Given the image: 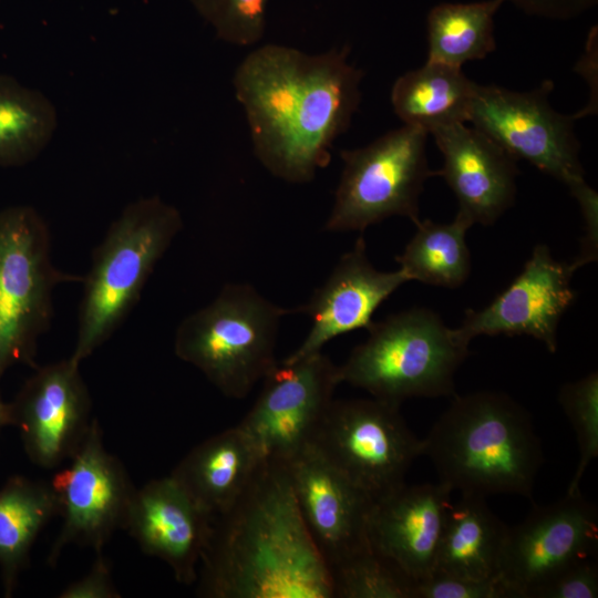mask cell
Masks as SVG:
<instances>
[{
	"instance_id": "ba28073f",
	"label": "cell",
	"mask_w": 598,
	"mask_h": 598,
	"mask_svg": "<svg viewBox=\"0 0 598 598\" xmlns=\"http://www.w3.org/2000/svg\"><path fill=\"white\" fill-rule=\"evenodd\" d=\"M427 133L403 125L354 150H343V167L326 231H364L392 216L417 225L420 196L435 176L426 157Z\"/></svg>"
},
{
	"instance_id": "9c48e42d",
	"label": "cell",
	"mask_w": 598,
	"mask_h": 598,
	"mask_svg": "<svg viewBox=\"0 0 598 598\" xmlns=\"http://www.w3.org/2000/svg\"><path fill=\"white\" fill-rule=\"evenodd\" d=\"M553 89L550 80L525 92L476 84L467 122L517 161L525 159L564 183L578 202L594 189L584 177L576 116L551 106Z\"/></svg>"
},
{
	"instance_id": "e0dca14e",
	"label": "cell",
	"mask_w": 598,
	"mask_h": 598,
	"mask_svg": "<svg viewBox=\"0 0 598 598\" xmlns=\"http://www.w3.org/2000/svg\"><path fill=\"white\" fill-rule=\"evenodd\" d=\"M408 281L400 268L394 271L374 268L367 255L365 240L360 236L309 301L295 308L296 313L310 317L311 328L301 344L281 363L299 361L322 351L324 344L339 336L368 329L381 303Z\"/></svg>"
},
{
	"instance_id": "4dcf8cb0",
	"label": "cell",
	"mask_w": 598,
	"mask_h": 598,
	"mask_svg": "<svg viewBox=\"0 0 598 598\" xmlns=\"http://www.w3.org/2000/svg\"><path fill=\"white\" fill-rule=\"evenodd\" d=\"M413 598H507L498 579L476 580L434 571L414 585Z\"/></svg>"
},
{
	"instance_id": "603a6c76",
	"label": "cell",
	"mask_w": 598,
	"mask_h": 598,
	"mask_svg": "<svg viewBox=\"0 0 598 598\" xmlns=\"http://www.w3.org/2000/svg\"><path fill=\"white\" fill-rule=\"evenodd\" d=\"M476 84L462 68L426 61L395 80L390 99L405 125L431 134L439 127L468 121Z\"/></svg>"
},
{
	"instance_id": "5bb4252c",
	"label": "cell",
	"mask_w": 598,
	"mask_h": 598,
	"mask_svg": "<svg viewBox=\"0 0 598 598\" xmlns=\"http://www.w3.org/2000/svg\"><path fill=\"white\" fill-rule=\"evenodd\" d=\"M10 405L11 426L18 429L25 454L47 470L74 454L94 420L80 363L70 357L35 367Z\"/></svg>"
},
{
	"instance_id": "836d02e7",
	"label": "cell",
	"mask_w": 598,
	"mask_h": 598,
	"mask_svg": "<svg viewBox=\"0 0 598 598\" xmlns=\"http://www.w3.org/2000/svg\"><path fill=\"white\" fill-rule=\"evenodd\" d=\"M530 16L566 20L594 8L598 0H505Z\"/></svg>"
},
{
	"instance_id": "f546056e",
	"label": "cell",
	"mask_w": 598,
	"mask_h": 598,
	"mask_svg": "<svg viewBox=\"0 0 598 598\" xmlns=\"http://www.w3.org/2000/svg\"><path fill=\"white\" fill-rule=\"evenodd\" d=\"M216 35L233 45L249 47L266 32L269 0H188Z\"/></svg>"
},
{
	"instance_id": "4fadbf2b",
	"label": "cell",
	"mask_w": 598,
	"mask_h": 598,
	"mask_svg": "<svg viewBox=\"0 0 598 598\" xmlns=\"http://www.w3.org/2000/svg\"><path fill=\"white\" fill-rule=\"evenodd\" d=\"M597 547V507L580 491L566 493L508 527L497 579L507 598H532L567 566L596 556Z\"/></svg>"
},
{
	"instance_id": "7402d4cb",
	"label": "cell",
	"mask_w": 598,
	"mask_h": 598,
	"mask_svg": "<svg viewBox=\"0 0 598 598\" xmlns=\"http://www.w3.org/2000/svg\"><path fill=\"white\" fill-rule=\"evenodd\" d=\"M507 529L485 497L461 495L447 508L434 571L476 580L497 579Z\"/></svg>"
},
{
	"instance_id": "7a4b0ae2",
	"label": "cell",
	"mask_w": 598,
	"mask_h": 598,
	"mask_svg": "<svg viewBox=\"0 0 598 598\" xmlns=\"http://www.w3.org/2000/svg\"><path fill=\"white\" fill-rule=\"evenodd\" d=\"M196 584L206 598H333L286 464L264 458L241 496L213 518Z\"/></svg>"
},
{
	"instance_id": "5b68a950",
	"label": "cell",
	"mask_w": 598,
	"mask_h": 598,
	"mask_svg": "<svg viewBox=\"0 0 598 598\" xmlns=\"http://www.w3.org/2000/svg\"><path fill=\"white\" fill-rule=\"evenodd\" d=\"M368 338L338 365L340 383L401 405L411 398L455 395L454 377L470 342L427 308H411L373 321Z\"/></svg>"
},
{
	"instance_id": "d6986e66",
	"label": "cell",
	"mask_w": 598,
	"mask_h": 598,
	"mask_svg": "<svg viewBox=\"0 0 598 598\" xmlns=\"http://www.w3.org/2000/svg\"><path fill=\"white\" fill-rule=\"evenodd\" d=\"M444 178L458 203V213L474 224L493 225L516 196L517 159L491 137L466 123L434 130Z\"/></svg>"
},
{
	"instance_id": "9a60e30c",
	"label": "cell",
	"mask_w": 598,
	"mask_h": 598,
	"mask_svg": "<svg viewBox=\"0 0 598 598\" xmlns=\"http://www.w3.org/2000/svg\"><path fill=\"white\" fill-rule=\"evenodd\" d=\"M293 497L329 570L370 549L375 499L309 446L287 464Z\"/></svg>"
},
{
	"instance_id": "484cf974",
	"label": "cell",
	"mask_w": 598,
	"mask_h": 598,
	"mask_svg": "<svg viewBox=\"0 0 598 598\" xmlns=\"http://www.w3.org/2000/svg\"><path fill=\"white\" fill-rule=\"evenodd\" d=\"M505 0L440 3L426 18L427 61L462 68L496 49L494 16Z\"/></svg>"
},
{
	"instance_id": "277c9868",
	"label": "cell",
	"mask_w": 598,
	"mask_h": 598,
	"mask_svg": "<svg viewBox=\"0 0 598 598\" xmlns=\"http://www.w3.org/2000/svg\"><path fill=\"white\" fill-rule=\"evenodd\" d=\"M182 229L179 210L158 196L130 203L111 224L82 280L76 340L70 355L74 362L81 364L118 329Z\"/></svg>"
},
{
	"instance_id": "2e32d148",
	"label": "cell",
	"mask_w": 598,
	"mask_h": 598,
	"mask_svg": "<svg viewBox=\"0 0 598 598\" xmlns=\"http://www.w3.org/2000/svg\"><path fill=\"white\" fill-rule=\"evenodd\" d=\"M577 267L556 260L538 244L512 283L483 309H467L457 330L477 336H528L557 350L558 326L576 298L571 280Z\"/></svg>"
},
{
	"instance_id": "f1b7e54d",
	"label": "cell",
	"mask_w": 598,
	"mask_h": 598,
	"mask_svg": "<svg viewBox=\"0 0 598 598\" xmlns=\"http://www.w3.org/2000/svg\"><path fill=\"white\" fill-rule=\"evenodd\" d=\"M558 402L574 429L579 461L567 493L579 492L580 481L598 455V373L565 383L558 392Z\"/></svg>"
},
{
	"instance_id": "d4e9b609",
	"label": "cell",
	"mask_w": 598,
	"mask_h": 598,
	"mask_svg": "<svg viewBox=\"0 0 598 598\" xmlns=\"http://www.w3.org/2000/svg\"><path fill=\"white\" fill-rule=\"evenodd\" d=\"M416 231L401 255L395 257L399 268L409 280L455 289L471 275V252L466 231L473 226L463 214L456 213L451 223L420 220Z\"/></svg>"
},
{
	"instance_id": "44dd1931",
	"label": "cell",
	"mask_w": 598,
	"mask_h": 598,
	"mask_svg": "<svg viewBox=\"0 0 598 598\" xmlns=\"http://www.w3.org/2000/svg\"><path fill=\"white\" fill-rule=\"evenodd\" d=\"M262 461L256 444L237 424L192 448L169 475L215 518L241 496Z\"/></svg>"
},
{
	"instance_id": "6da1fadb",
	"label": "cell",
	"mask_w": 598,
	"mask_h": 598,
	"mask_svg": "<svg viewBox=\"0 0 598 598\" xmlns=\"http://www.w3.org/2000/svg\"><path fill=\"white\" fill-rule=\"evenodd\" d=\"M348 47L309 54L265 44L237 66L233 84L244 109L254 153L274 176L311 182L331 158L334 141L361 103V69Z\"/></svg>"
},
{
	"instance_id": "1f68e13d",
	"label": "cell",
	"mask_w": 598,
	"mask_h": 598,
	"mask_svg": "<svg viewBox=\"0 0 598 598\" xmlns=\"http://www.w3.org/2000/svg\"><path fill=\"white\" fill-rule=\"evenodd\" d=\"M598 597V564L596 556L567 566L544 585L532 598H596Z\"/></svg>"
},
{
	"instance_id": "7c38bea8",
	"label": "cell",
	"mask_w": 598,
	"mask_h": 598,
	"mask_svg": "<svg viewBox=\"0 0 598 598\" xmlns=\"http://www.w3.org/2000/svg\"><path fill=\"white\" fill-rule=\"evenodd\" d=\"M238 424L264 458L288 464L311 446L340 384L338 365L322 351L277 364Z\"/></svg>"
},
{
	"instance_id": "8992f818",
	"label": "cell",
	"mask_w": 598,
	"mask_h": 598,
	"mask_svg": "<svg viewBox=\"0 0 598 598\" xmlns=\"http://www.w3.org/2000/svg\"><path fill=\"white\" fill-rule=\"evenodd\" d=\"M279 307L248 283H226L207 306L179 323L175 354L197 368L225 396L243 399L278 364Z\"/></svg>"
},
{
	"instance_id": "ac0fdd59",
	"label": "cell",
	"mask_w": 598,
	"mask_h": 598,
	"mask_svg": "<svg viewBox=\"0 0 598 598\" xmlns=\"http://www.w3.org/2000/svg\"><path fill=\"white\" fill-rule=\"evenodd\" d=\"M212 522L168 475L135 488L123 529L144 554L164 561L177 582L188 586L196 582Z\"/></svg>"
},
{
	"instance_id": "30bf717a",
	"label": "cell",
	"mask_w": 598,
	"mask_h": 598,
	"mask_svg": "<svg viewBox=\"0 0 598 598\" xmlns=\"http://www.w3.org/2000/svg\"><path fill=\"white\" fill-rule=\"evenodd\" d=\"M311 446L375 501L405 483L423 452L400 405L375 398L333 400Z\"/></svg>"
},
{
	"instance_id": "52a82bcc",
	"label": "cell",
	"mask_w": 598,
	"mask_h": 598,
	"mask_svg": "<svg viewBox=\"0 0 598 598\" xmlns=\"http://www.w3.org/2000/svg\"><path fill=\"white\" fill-rule=\"evenodd\" d=\"M51 234L28 205L0 212V379L16 364L35 368L38 343L53 318L54 289L83 277L55 267Z\"/></svg>"
},
{
	"instance_id": "cb8c5ba5",
	"label": "cell",
	"mask_w": 598,
	"mask_h": 598,
	"mask_svg": "<svg viewBox=\"0 0 598 598\" xmlns=\"http://www.w3.org/2000/svg\"><path fill=\"white\" fill-rule=\"evenodd\" d=\"M59 515L50 482L11 476L0 487V571L4 596L14 591L42 529Z\"/></svg>"
},
{
	"instance_id": "3957f363",
	"label": "cell",
	"mask_w": 598,
	"mask_h": 598,
	"mask_svg": "<svg viewBox=\"0 0 598 598\" xmlns=\"http://www.w3.org/2000/svg\"><path fill=\"white\" fill-rule=\"evenodd\" d=\"M422 440L439 482L461 495L533 499L543 450L530 414L505 393L453 395Z\"/></svg>"
},
{
	"instance_id": "8fae6325",
	"label": "cell",
	"mask_w": 598,
	"mask_h": 598,
	"mask_svg": "<svg viewBox=\"0 0 598 598\" xmlns=\"http://www.w3.org/2000/svg\"><path fill=\"white\" fill-rule=\"evenodd\" d=\"M50 484L62 525L48 555L49 564L55 565L71 545L101 553L112 535L123 529L135 488L122 462L105 447L96 419Z\"/></svg>"
},
{
	"instance_id": "83f0119b",
	"label": "cell",
	"mask_w": 598,
	"mask_h": 598,
	"mask_svg": "<svg viewBox=\"0 0 598 598\" xmlns=\"http://www.w3.org/2000/svg\"><path fill=\"white\" fill-rule=\"evenodd\" d=\"M330 575L333 598H413L414 582L372 547Z\"/></svg>"
},
{
	"instance_id": "4316f807",
	"label": "cell",
	"mask_w": 598,
	"mask_h": 598,
	"mask_svg": "<svg viewBox=\"0 0 598 598\" xmlns=\"http://www.w3.org/2000/svg\"><path fill=\"white\" fill-rule=\"evenodd\" d=\"M58 125L53 104L41 92L0 75V165L20 166L49 144Z\"/></svg>"
},
{
	"instance_id": "e575fe53",
	"label": "cell",
	"mask_w": 598,
	"mask_h": 598,
	"mask_svg": "<svg viewBox=\"0 0 598 598\" xmlns=\"http://www.w3.org/2000/svg\"><path fill=\"white\" fill-rule=\"evenodd\" d=\"M11 405L10 402H6L0 394V432L7 427L11 426Z\"/></svg>"
},
{
	"instance_id": "ffe728a7",
	"label": "cell",
	"mask_w": 598,
	"mask_h": 598,
	"mask_svg": "<svg viewBox=\"0 0 598 598\" xmlns=\"http://www.w3.org/2000/svg\"><path fill=\"white\" fill-rule=\"evenodd\" d=\"M451 494L441 482L404 483L374 502L369 520L370 544L414 585L435 570Z\"/></svg>"
},
{
	"instance_id": "d6a6232c",
	"label": "cell",
	"mask_w": 598,
	"mask_h": 598,
	"mask_svg": "<svg viewBox=\"0 0 598 598\" xmlns=\"http://www.w3.org/2000/svg\"><path fill=\"white\" fill-rule=\"evenodd\" d=\"M96 558L90 570L65 586L59 594V598H118L111 566L102 551L96 553Z\"/></svg>"
}]
</instances>
